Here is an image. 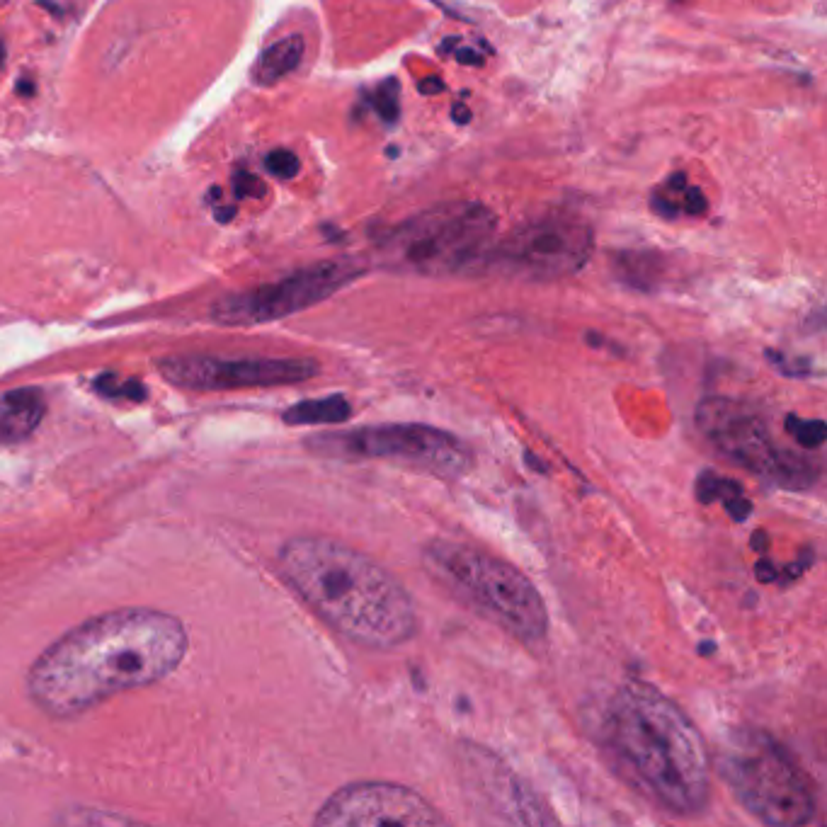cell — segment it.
<instances>
[{"mask_svg": "<svg viewBox=\"0 0 827 827\" xmlns=\"http://www.w3.org/2000/svg\"><path fill=\"white\" fill-rule=\"evenodd\" d=\"M190 636L175 614L124 607L73 626L37 655L27 697L44 716L68 721L131 689L165 680L185 663Z\"/></svg>", "mask_w": 827, "mask_h": 827, "instance_id": "1", "label": "cell"}, {"mask_svg": "<svg viewBox=\"0 0 827 827\" xmlns=\"http://www.w3.org/2000/svg\"><path fill=\"white\" fill-rule=\"evenodd\" d=\"M604 752L633 791L677 818H694L711 801V757L680 706L658 687L629 680L612 694L600 723Z\"/></svg>", "mask_w": 827, "mask_h": 827, "instance_id": "2", "label": "cell"}, {"mask_svg": "<svg viewBox=\"0 0 827 827\" xmlns=\"http://www.w3.org/2000/svg\"><path fill=\"white\" fill-rule=\"evenodd\" d=\"M277 568L299 600L355 646L393 650L418 636V607L403 583L338 539L292 536Z\"/></svg>", "mask_w": 827, "mask_h": 827, "instance_id": "3", "label": "cell"}, {"mask_svg": "<svg viewBox=\"0 0 827 827\" xmlns=\"http://www.w3.org/2000/svg\"><path fill=\"white\" fill-rule=\"evenodd\" d=\"M425 566L456 597L524 646L549 636V609L522 570L476 546L435 539L422 551Z\"/></svg>", "mask_w": 827, "mask_h": 827, "instance_id": "4", "label": "cell"}, {"mask_svg": "<svg viewBox=\"0 0 827 827\" xmlns=\"http://www.w3.org/2000/svg\"><path fill=\"white\" fill-rule=\"evenodd\" d=\"M718 777L752 818L772 827H803L818 813L813 781L796 757L764 730L740 728L716 752Z\"/></svg>", "mask_w": 827, "mask_h": 827, "instance_id": "5", "label": "cell"}, {"mask_svg": "<svg viewBox=\"0 0 827 827\" xmlns=\"http://www.w3.org/2000/svg\"><path fill=\"white\" fill-rule=\"evenodd\" d=\"M495 233V214L486 204L447 202L432 207L379 241L381 253L396 270L415 275H456L478 270Z\"/></svg>", "mask_w": 827, "mask_h": 827, "instance_id": "6", "label": "cell"}, {"mask_svg": "<svg viewBox=\"0 0 827 827\" xmlns=\"http://www.w3.org/2000/svg\"><path fill=\"white\" fill-rule=\"evenodd\" d=\"M699 435L723 459L784 490H808L818 483L820 464L811 454L779 447L767 420L750 403L709 396L694 410Z\"/></svg>", "mask_w": 827, "mask_h": 827, "instance_id": "7", "label": "cell"}, {"mask_svg": "<svg viewBox=\"0 0 827 827\" xmlns=\"http://www.w3.org/2000/svg\"><path fill=\"white\" fill-rule=\"evenodd\" d=\"M313 454L342 461H393L406 469L456 481L473 469V449L459 435L420 422L321 432L306 439Z\"/></svg>", "mask_w": 827, "mask_h": 827, "instance_id": "8", "label": "cell"}, {"mask_svg": "<svg viewBox=\"0 0 827 827\" xmlns=\"http://www.w3.org/2000/svg\"><path fill=\"white\" fill-rule=\"evenodd\" d=\"M592 250L595 236L585 221L551 214L515 228L498 245H488L481 265L536 282H553L578 275Z\"/></svg>", "mask_w": 827, "mask_h": 827, "instance_id": "9", "label": "cell"}, {"mask_svg": "<svg viewBox=\"0 0 827 827\" xmlns=\"http://www.w3.org/2000/svg\"><path fill=\"white\" fill-rule=\"evenodd\" d=\"M362 275L364 265L352 258L323 260L316 265L301 267L277 282L224 296L211 309V318L221 325H262L282 321V318L330 299Z\"/></svg>", "mask_w": 827, "mask_h": 827, "instance_id": "10", "label": "cell"}, {"mask_svg": "<svg viewBox=\"0 0 827 827\" xmlns=\"http://www.w3.org/2000/svg\"><path fill=\"white\" fill-rule=\"evenodd\" d=\"M165 381L187 391H241L294 386L321 374L316 359L260 355H170L158 362Z\"/></svg>", "mask_w": 827, "mask_h": 827, "instance_id": "11", "label": "cell"}, {"mask_svg": "<svg viewBox=\"0 0 827 827\" xmlns=\"http://www.w3.org/2000/svg\"><path fill=\"white\" fill-rule=\"evenodd\" d=\"M313 825L318 827H435L447 818L410 786L393 781H355L335 791L318 808Z\"/></svg>", "mask_w": 827, "mask_h": 827, "instance_id": "12", "label": "cell"}, {"mask_svg": "<svg viewBox=\"0 0 827 827\" xmlns=\"http://www.w3.org/2000/svg\"><path fill=\"white\" fill-rule=\"evenodd\" d=\"M464 755L469 786L476 791L478 803L488 806L486 811L493 813L495 818L519 825L556 823V818L539 801V796L507 764H503L500 757H495L486 747L476 745H469Z\"/></svg>", "mask_w": 827, "mask_h": 827, "instance_id": "13", "label": "cell"}, {"mask_svg": "<svg viewBox=\"0 0 827 827\" xmlns=\"http://www.w3.org/2000/svg\"><path fill=\"white\" fill-rule=\"evenodd\" d=\"M44 396L37 389H15L0 398V439L20 442L42 425Z\"/></svg>", "mask_w": 827, "mask_h": 827, "instance_id": "14", "label": "cell"}, {"mask_svg": "<svg viewBox=\"0 0 827 827\" xmlns=\"http://www.w3.org/2000/svg\"><path fill=\"white\" fill-rule=\"evenodd\" d=\"M304 54L306 42L301 34H289V37L279 39V42L270 44V47L260 54L258 64L253 68V81L262 85V88L277 85L301 66Z\"/></svg>", "mask_w": 827, "mask_h": 827, "instance_id": "15", "label": "cell"}, {"mask_svg": "<svg viewBox=\"0 0 827 827\" xmlns=\"http://www.w3.org/2000/svg\"><path fill=\"white\" fill-rule=\"evenodd\" d=\"M352 418V406L345 396L309 398V401L294 403L292 408L284 410L282 420L287 425H338Z\"/></svg>", "mask_w": 827, "mask_h": 827, "instance_id": "16", "label": "cell"}, {"mask_svg": "<svg viewBox=\"0 0 827 827\" xmlns=\"http://www.w3.org/2000/svg\"><path fill=\"white\" fill-rule=\"evenodd\" d=\"M694 490H697V500L701 505H711V503L723 505V503H728V500L745 495V490L738 481H730V478L718 476V473L714 471L699 473L697 488Z\"/></svg>", "mask_w": 827, "mask_h": 827, "instance_id": "17", "label": "cell"}, {"mask_svg": "<svg viewBox=\"0 0 827 827\" xmlns=\"http://www.w3.org/2000/svg\"><path fill=\"white\" fill-rule=\"evenodd\" d=\"M784 427L803 449L823 447V442L827 437L825 420H818V418L806 420V418H798V415H786Z\"/></svg>", "mask_w": 827, "mask_h": 827, "instance_id": "18", "label": "cell"}, {"mask_svg": "<svg viewBox=\"0 0 827 827\" xmlns=\"http://www.w3.org/2000/svg\"><path fill=\"white\" fill-rule=\"evenodd\" d=\"M95 389L107 398H127V401H144L146 389L144 384L134 379H122L117 374H102L95 381Z\"/></svg>", "mask_w": 827, "mask_h": 827, "instance_id": "19", "label": "cell"}, {"mask_svg": "<svg viewBox=\"0 0 827 827\" xmlns=\"http://www.w3.org/2000/svg\"><path fill=\"white\" fill-rule=\"evenodd\" d=\"M265 168L267 173L275 175L279 180H292L299 175L301 161L289 148H275V151H270L265 156Z\"/></svg>", "mask_w": 827, "mask_h": 827, "instance_id": "20", "label": "cell"}, {"mask_svg": "<svg viewBox=\"0 0 827 827\" xmlns=\"http://www.w3.org/2000/svg\"><path fill=\"white\" fill-rule=\"evenodd\" d=\"M374 107L376 112H379V117L384 119V122L393 124L398 119V112H401V102H398V83L393 81H386L379 85V90H376L374 95Z\"/></svg>", "mask_w": 827, "mask_h": 827, "instance_id": "21", "label": "cell"}, {"mask_svg": "<svg viewBox=\"0 0 827 827\" xmlns=\"http://www.w3.org/2000/svg\"><path fill=\"white\" fill-rule=\"evenodd\" d=\"M233 195L238 199H260L267 195V185L258 175L248 173V170H236V175H233Z\"/></svg>", "mask_w": 827, "mask_h": 827, "instance_id": "22", "label": "cell"}, {"mask_svg": "<svg viewBox=\"0 0 827 827\" xmlns=\"http://www.w3.org/2000/svg\"><path fill=\"white\" fill-rule=\"evenodd\" d=\"M680 199L684 202V211H687V214H692V216L704 214L706 207H709V204H706L704 192H701L699 187H687V190H684V197H680Z\"/></svg>", "mask_w": 827, "mask_h": 827, "instance_id": "23", "label": "cell"}, {"mask_svg": "<svg viewBox=\"0 0 827 827\" xmlns=\"http://www.w3.org/2000/svg\"><path fill=\"white\" fill-rule=\"evenodd\" d=\"M723 507H726V512L735 519V522H745V517H750V512H752V503L745 498V495L728 500V503H723Z\"/></svg>", "mask_w": 827, "mask_h": 827, "instance_id": "24", "label": "cell"}, {"mask_svg": "<svg viewBox=\"0 0 827 827\" xmlns=\"http://www.w3.org/2000/svg\"><path fill=\"white\" fill-rule=\"evenodd\" d=\"M755 573H757V580H760V583H777V580H779V566H774V563L769 561L767 556L757 561Z\"/></svg>", "mask_w": 827, "mask_h": 827, "instance_id": "25", "label": "cell"}, {"mask_svg": "<svg viewBox=\"0 0 827 827\" xmlns=\"http://www.w3.org/2000/svg\"><path fill=\"white\" fill-rule=\"evenodd\" d=\"M456 59H459L461 64H466V66L481 64V54H478V51H473V49H459V51H456Z\"/></svg>", "mask_w": 827, "mask_h": 827, "instance_id": "26", "label": "cell"}, {"mask_svg": "<svg viewBox=\"0 0 827 827\" xmlns=\"http://www.w3.org/2000/svg\"><path fill=\"white\" fill-rule=\"evenodd\" d=\"M418 90H420V93H425V95H435V93H442L444 85L439 83L437 78H427V81H422L418 85Z\"/></svg>", "mask_w": 827, "mask_h": 827, "instance_id": "27", "label": "cell"}, {"mask_svg": "<svg viewBox=\"0 0 827 827\" xmlns=\"http://www.w3.org/2000/svg\"><path fill=\"white\" fill-rule=\"evenodd\" d=\"M752 549H755L757 553H767L769 536L764 532H755V536H752Z\"/></svg>", "mask_w": 827, "mask_h": 827, "instance_id": "28", "label": "cell"}, {"mask_svg": "<svg viewBox=\"0 0 827 827\" xmlns=\"http://www.w3.org/2000/svg\"><path fill=\"white\" fill-rule=\"evenodd\" d=\"M3 61H5V44H3V39H0V68H3Z\"/></svg>", "mask_w": 827, "mask_h": 827, "instance_id": "29", "label": "cell"}, {"mask_svg": "<svg viewBox=\"0 0 827 827\" xmlns=\"http://www.w3.org/2000/svg\"><path fill=\"white\" fill-rule=\"evenodd\" d=\"M714 648H716L714 643H704V646H701V650H704V653H701V655H709V650H714Z\"/></svg>", "mask_w": 827, "mask_h": 827, "instance_id": "30", "label": "cell"}]
</instances>
